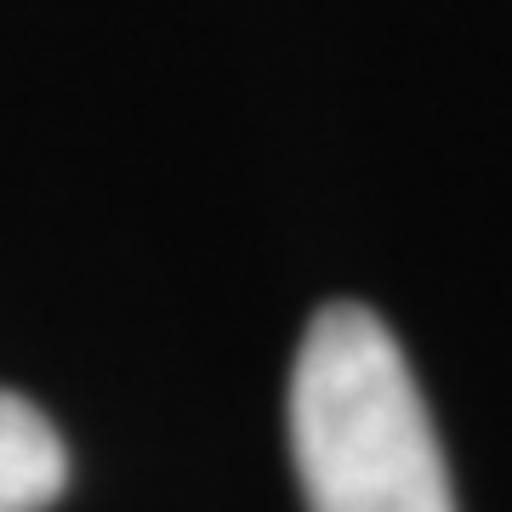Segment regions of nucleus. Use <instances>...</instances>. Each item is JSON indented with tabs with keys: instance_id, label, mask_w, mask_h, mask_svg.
Masks as SVG:
<instances>
[{
	"instance_id": "f257e3e1",
	"label": "nucleus",
	"mask_w": 512,
	"mask_h": 512,
	"mask_svg": "<svg viewBox=\"0 0 512 512\" xmlns=\"http://www.w3.org/2000/svg\"><path fill=\"white\" fill-rule=\"evenodd\" d=\"M291 456L308 512H456L450 461L404 348L353 302L313 313L296 348Z\"/></svg>"
},
{
	"instance_id": "f03ea898",
	"label": "nucleus",
	"mask_w": 512,
	"mask_h": 512,
	"mask_svg": "<svg viewBox=\"0 0 512 512\" xmlns=\"http://www.w3.org/2000/svg\"><path fill=\"white\" fill-rule=\"evenodd\" d=\"M69 484V450L23 393L0 387V512H46Z\"/></svg>"
}]
</instances>
